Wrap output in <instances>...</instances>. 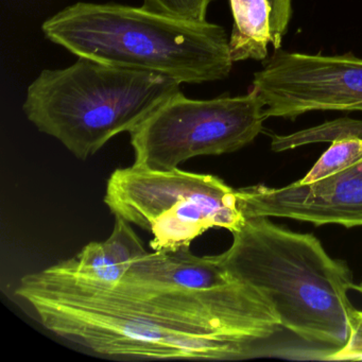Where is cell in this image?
I'll use <instances>...</instances> for the list:
<instances>
[{"label": "cell", "mask_w": 362, "mask_h": 362, "mask_svg": "<svg viewBox=\"0 0 362 362\" xmlns=\"http://www.w3.org/2000/svg\"><path fill=\"white\" fill-rule=\"evenodd\" d=\"M16 292L46 329L110 358L245 359L284 329L268 300L238 281L211 289L112 284L56 264L25 275Z\"/></svg>", "instance_id": "1"}, {"label": "cell", "mask_w": 362, "mask_h": 362, "mask_svg": "<svg viewBox=\"0 0 362 362\" xmlns=\"http://www.w3.org/2000/svg\"><path fill=\"white\" fill-rule=\"evenodd\" d=\"M232 234L230 247L216 256L233 281L257 290L281 327L327 355L346 344L357 311L347 296L355 284L346 262L330 257L313 235L268 217L245 218Z\"/></svg>", "instance_id": "2"}, {"label": "cell", "mask_w": 362, "mask_h": 362, "mask_svg": "<svg viewBox=\"0 0 362 362\" xmlns=\"http://www.w3.org/2000/svg\"><path fill=\"white\" fill-rule=\"evenodd\" d=\"M42 31L78 58L181 83L226 79L234 64L223 27L175 20L143 7L77 3L48 18Z\"/></svg>", "instance_id": "3"}, {"label": "cell", "mask_w": 362, "mask_h": 362, "mask_svg": "<svg viewBox=\"0 0 362 362\" xmlns=\"http://www.w3.org/2000/svg\"><path fill=\"white\" fill-rule=\"evenodd\" d=\"M181 82L149 71L78 58L71 66L44 69L29 86L23 111L40 132L86 160L120 133H130Z\"/></svg>", "instance_id": "4"}, {"label": "cell", "mask_w": 362, "mask_h": 362, "mask_svg": "<svg viewBox=\"0 0 362 362\" xmlns=\"http://www.w3.org/2000/svg\"><path fill=\"white\" fill-rule=\"evenodd\" d=\"M105 203L115 217L150 233L153 251L190 247L211 228L234 233L245 221L236 190L216 175L179 168L116 169Z\"/></svg>", "instance_id": "5"}, {"label": "cell", "mask_w": 362, "mask_h": 362, "mask_svg": "<svg viewBox=\"0 0 362 362\" xmlns=\"http://www.w3.org/2000/svg\"><path fill=\"white\" fill-rule=\"evenodd\" d=\"M266 119L264 101L254 90L209 100L177 93L131 131L133 165L168 171L197 156L238 151L262 133Z\"/></svg>", "instance_id": "6"}, {"label": "cell", "mask_w": 362, "mask_h": 362, "mask_svg": "<svg viewBox=\"0 0 362 362\" xmlns=\"http://www.w3.org/2000/svg\"><path fill=\"white\" fill-rule=\"evenodd\" d=\"M252 90L264 101L267 119L357 111L362 105V59L275 50L254 74Z\"/></svg>", "instance_id": "7"}, {"label": "cell", "mask_w": 362, "mask_h": 362, "mask_svg": "<svg viewBox=\"0 0 362 362\" xmlns=\"http://www.w3.org/2000/svg\"><path fill=\"white\" fill-rule=\"evenodd\" d=\"M245 218H288L317 226H362V160L346 170L311 184L285 187L249 186L236 190Z\"/></svg>", "instance_id": "8"}, {"label": "cell", "mask_w": 362, "mask_h": 362, "mask_svg": "<svg viewBox=\"0 0 362 362\" xmlns=\"http://www.w3.org/2000/svg\"><path fill=\"white\" fill-rule=\"evenodd\" d=\"M122 281L158 287L211 289L233 283L217 256H197L190 247L146 254L131 267Z\"/></svg>", "instance_id": "9"}, {"label": "cell", "mask_w": 362, "mask_h": 362, "mask_svg": "<svg viewBox=\"0 0 362 362\" xmlns=\"http://www.w3.org/2000/svg\"><path fill=\"white\" fill-rule=\"evenodd\" d=\"M111 236L103 243H90L77 256L58 262L65 271L95 281L115 284L122 281L132 264L147 254L131 223L115 217Z\"/></svg>", "instance_id": "10"}, {"label": "cell", "mask_w": 362, "mask_h": 362, "mask_svg": "<svg viewBox=\"0 0 362 362\" xmlns=\"http://www.w3.org/2000/svg\"><path fill=\"white\" fill-rule=\"evenodd\" d=\"M233 25L230 52L233 62L264 61L272 43L269 0H230Z\"/></svg>", "instance_id": "11"}, {"label": "cell", "mask_w": 362, "mask_h": 362, "mask_svg": "<svg viewBox=\"0 0 362 362\" xmlns=\"http://www.w3.org/2000/svg\"><path fill=\"white\" fill-rule=\"evenodd\" d=\"M351 137L362 139V120L349 117L338 118L291 134L272 135L271 149L274 152L288 151L311 144H332Z\"/></svg>", "instance_id": "12"}, {"label": "cell", "mask_w": 362, "mask_h": 362, "mask_svg": "<svg viewBox=\"0 0 362 362\" xmlns=\"http://www.w3.org/2000/svg\"><path fill=\"white\" fill-rule=\"evenodd\" d=\"M362 160V139L357 137L334 141L322 154L300 184H311L351 168Z\"/></svg>", "instance_id": "13"}, {"label": "cell", "mask_w": 362, "mask_h": 362, "mask_svg": "<svg viewBox=\"0 0 362 362\" xmlns=\"http://www.w3.org/2000/svg\"><path fill=\"white\" fill-rule=\"evenodd\" d=\"M213 0H143L141 7L147 11L185 21L206 22L207 10Z\"/></svg>", "instance_id": "14"}, {"label": "cell", "mask_w": 362, "mask_h": 362, "mask_svg": "<svg viewBox=\"0 0 362 362\" xmlns=\"http://www.w3.org/2000/svg\"><path fill=\"white\" fill-rule=\"evenodd\" d=\"M271 9V33H272L273 49L279 50L281 46L284 37L288 31L291 21L292 0H269Z\"/></svg>", "instance_id": "15"}, {"label": "cell", "mask_w": 362, "mask_h": 362, "mask_svg": "<svg viewBox=\"0 0 362 362\" xmlns=\"http://www.w3.org/2000/svg\"><path fill=\"white\" fill-rule=\"evenodd\" d=\"M327 361H362V311H356L353 327L344 346L326 356Z\"/></svg>", "instance_id": "16"}, {"label": "cell", "mask_w": 362, "mask_h": 362, "mask_svg": "<svg viewBox=\"0 0 362 362\" xmlns=\"http://www.w3.org/2000/svg\"><path fill=\"white\" fill-rule=\"evenodd\" d=\"M354 289L356 290V291L359 292L360 294L362 296V281L360 284H358V285H355V288Z\"/></svg>", "instance_id": "17"}, {"label": "cell", "mask_w": 362, "mask_h": 362, "mask_svg": "<svg viewBox=\"0 0 362 362\" xmlns=\"http://www.w3.org/2000/svg\"><path fill=\"white\" fill-rule=\"evenodd\" d=\"M357 111L362 112V105H360V107H358Z\"/></svg>", "instance_id": "18"}]
</instances>
